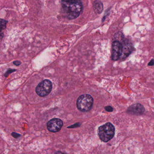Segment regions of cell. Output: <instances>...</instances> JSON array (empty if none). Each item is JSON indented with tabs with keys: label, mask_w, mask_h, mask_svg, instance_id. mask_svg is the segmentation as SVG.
Listing matches in <instances>:
<instances>
[{
	"label": "cell",
	"mask_w": 154,
	"mask_h": 154,
	"mask_svg": "<svg viewBox=\"0 0 154 154\" xmlns=\"http://www.w3.org/2000/svg\"><path fill=\"white\" fill-rule=\"evenodd\" d=\"M61 4L63 13L69 20H74L77 18L83 10L82 3L78 0L76 1L62 0Z\"/></svg>",
	"instance_id": "6da1fadb"
},
{
	"label": "cell",
	"mask_w": 154,
	"mask_h": 154,
	"mask_svg": "<svg viewBox=\"0 0 154 154\" xmlns=\"http://www.w3.org/2000/svg\"><path fill=\"white\" fill-rule=\"evenodd\" d=\"M99 138L105 143L111 140L115 134V128L110 123H107L99 127L98 131Z\"/></svg>",
	"instance_id": "7a4b0ae2"
},
{
	"label": "cell",
	"mask_w": 154,
	"mask_h": 154,
	"mask_svg": "<svg viewBox=\"0 0 154 154\" xmlns=\"http://www.w3.org/2000/svg\"><path fill=\"white\" fill-rule=\"evenodd\" d=\"M94 100L91 95L83 94L79 97L77 100V108L80 111L87 112L93 107Z\"/></svg>",
	"instance_id": "3957f363"
},
{
	"label": "cell",
	"mask_w": 154,
	"mask_h": 154,
	"mask_svg": "<svg viewBox=\"0 0 154 154\" xmlns=\"http://www.w3.org/2000/svg\"><path fill=\"white\" fill-rule=\"evenodd\" d=\"M52 84L50 81L45 79L40 82L36 88V93L40 97L48 96L52 90Z\"/></svg>",
	"instance_id": "277c9868"
},
{
	"label": "cell",
	"mask_w": 154,
	"mask_h": 154,
	"mask_svg": "<svg viewBox=\"0 0 154 154\" xmlns=\"http://www.w3.org/2000/svg\"><path fill=\"white\" fill-rule=\"evenodd\" d=\"M63 122L59 119L54 118L51 119L47 124V128L50 132L57 133L60 131L63 126Z\"/></svg>",
	"instance_id": "5b68a950"
},
{
	"label": "cell",
	"mask_w": 154,
	"mask_h": 154,
	"mask_svg": "<svg viewBox=\"0 0 154 154\" xmlns=\"http://www.w3.org/2000/svg\"><path fill=\"white\" fill-rule=\"evenodd\" d=\"M123 45L118 41H114L112 43V59L113 60H118L123 53Z\"/></svg>",
	"instance_id": "8992f818"
},
{
	"label": "cell",
	"mask_w": 154,
	"mask_h": 154,
	"mask_svg": "<svg viewBox=\"0 0 154 154\" xmlns=\"http://www.w3.org/2000/svg\"><path fill=\"white\" fill-rule=\"evenodd\" d=\"M127 111L129 113L134 115H141L144 112L145 108L141 104L137 103L129 107Z\"/></svg>",
	"instance_id": "52a82bcc"
},
{
	"label": "cell",
	"mask_w": 154,
	"mask_h": 154,
	"mask_svg": "<svg viewBox=\"0 0 154 154\" xmlns=\"http://www.w3.org/2000/svg\"><path fill=\"white\" fill-rule=\"evenodd\" d=\"M93 9L96 13L100 14L103 11L104 9V5L101 1L99 0H96L93 3Z\"/></svg>",
	"instance_id": "ba28073f"
},
{
	"label": "cell",
	"mask_w": 154,
	"mask_h": 154,
	"mask_svg": "<svg viewBox=\"0 0 154 154\" xmlns=\"http://www.w3.org/2000/svg\"><path fill=\"white\" fill-rule=\"evenodd\" d=\"M7 23V21L3 19H0V39L3 37V31L6 29V24Z\"/></svg>",
	"instance_id": "9c48e42d"
},
{
	"label": "cell",
	"mask_w": 154,
	"mask_h": 154,
	"mask_svg": "<svg viewBox=\"0 0 154 154\" xmlns=\"http://www.w3.org/2000/svg\"><path fill=\"white\" fill-rule=\"evenodd\" d=\"M105 109L108 112H113L114 109L111 106H107L105 107Z\"/></svg>",
	"instance_id": "30bf717a"
},
{
	"label": "cell",
	"mask_w": 154,
	"mask_h": 154,
	"mask_svg": "<svg viewBox=\"0 0 154 154\" xmlns=\"http://www.w3.org/2000/svg\"><path fill=\"white\" fill-rule=\"evenodd\" d=\"M15 70H16L15 69H9V70L5 73V76L6 77L8 76L9 74H11V73L14 72Z\"/></svg>",
	"instance_id": "8fae6325"
},
{
	"label": "cell",
	"mask_w": 154,
	"mask_h": 154,
	"mask_svg": "<svg viewBox=\"0 0 154 154\" xmlns=\"http://www.w3.org/2000/svg\"><path fill=\"white\" fill-rule=\"evenodd\" d=\"M13 64H14L15 66H19L20 65L21 62H20V61H18V60H16V61H14L13 62Z\"/></svg>",
	"instance_id": "7c38bea8"
},
{
	"label": "cell",
	"mask_w": 154,
	"mask_h": 154,
	"mask_svg": "<svg viewBox=\"0 0 154 154\" xmlns=\"http://www.w3.org/2000/svg\"><path fill=\"white\" fill-rule=\"evenodd\" d=\"M12 135L14 137H15V138H17V137H19V136H20L19 134L14 133H13L12 134Z\"/></svg>",
	"instance_id": "4fadbf2b"
},
{
	"label": "cell",
	"mask_w": 154,
	"mask_h": 154,
	"mask_svg": "<svg viewBox=\"0 0 154 154\" xmlns=\"http://www.w3.org/2000/svg\"><path fill=\"white\" fill-rule=\"evenodd\" d=\"M154 60L152 59V60L149 62V64H148V66H153L154 65Z\"/></svg>",
	"instance_id": "5bb4252c"
},
{
	"label": "cell",
	"mask_w": 154,
	"mask_h": 154,
	"mask_svg": "<svg viewBox=\"0 0 154 154\" xmlns=\"http://www.w3.org/2000/svg\"><path fill=\"white\" fill-rule=\"evenodd\" d=\"M55 154H66L62 152H60V151H58V152H57L55 153Z\"/></svg>",
	"instance_id": "9a60e30c"
},
{
	"label": "cell",
	"mask_w": 154,
	"mask_h": 154,
	"mask_svg": "<svg viewBox=\"0 0 154 154\" xmlns=\"http://www.w3.org/2000/svg\"><path fill=\"white\" fill-rule=\"evenodd\" d=\"M65 1H77V0H65Z\"/></svg>",
	"instance_id": "2e32d148"
}]
</instances>
